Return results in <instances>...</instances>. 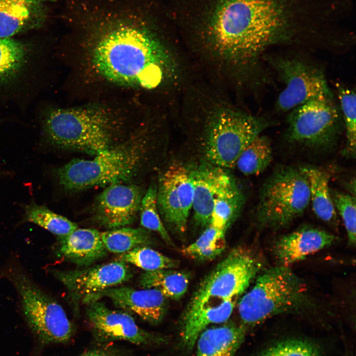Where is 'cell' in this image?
Wrapping results in <instances>:
<instances>
[{"instance_id":"2e32d148","label":"cell","mask_w":356,"mask_h":356,"mask_svg":"<svg viewBox=\"0 0 356 356\" xmlns=\"http://www.w3.org/2000/svg\"><path fill=\"white\" fill-rule=\"evenodd\" d=\"M103 297L110 299L124 311L135 313L153 324L162 320L167 309V298L158 290L152 288L136 290L127 286L113 287L102 291L90 297L84 304Z\"/></svg>"},{"instance_id":"4dcf8cb0","label":"cell","mask_w":356,"mask_h":356,"mask_svg":"<svg viewBox=\"0 0 356 356\" xmlns=\"http://www.w3.org/2000/svg\"><path fill=\"white\" fill-rule=\"evenodd\" d=\"M28 54L27 47L19 41L0 38V83L11 79L20 71Z\"/></svg>"},{"instance_id":"5bb4252c","label":"cell","mask_w":356,"mask_h":356,"mask_svg":"<svg viewBox=\"0 0 356 356\" xmlns=\"http://www.w3.org/2000/svg\"><path fill=\"white\" fill-rule=\"evenodd\" d=\"M87 305V316L94 335L102 340H121L137 345L161 344L164 337L137 326L127 312L111 310L98 301Z\"/></svg>"},{"instance_id":"44dd1931","label":"cell","mask_w":356,"mask_h":356,"mask_svg":"<svg viewBox=\"0 0 356 356\" xmlns=\"http://www.w3.org/2000/svg\"><path fill=\"white\" fill-rule=\"evenodd\" d=\"M247 328L242 324H227L205 329L196 341L197 356H234Z\"/></svg>"},{"instance_id":"6da1fadb","label":"cell","mask_w":356,"mask_h":356,"mask_svg":"<svg viewBox=\"0 0 356 356\" xmlns=\"http://www.w3.org/2000/svg\"><path fill=\"white\" fill-rule=\"evenodd\" d=\"M71 18L94 40L92 62L107 80L153 89L179 78L165 35L171 19L162 0H72Z\"/></svg>"},{"instance_id":"83f0119b","label":"cell","mask_w":356,"mask_h":356,"mask_svg":"<svg viewBox=\"0 0 356 356\" xmlns=\"http://www.w3.org/2000/svg\"><path fill=\"white\" fill-rule=\"evenodd\" d=\"M31 0H0V38H11L20 32L31 16Z\"/></svg>"},{"instance_id":"ba28073f","label":"cell","mask_w":356,"mask_h":356,"mask_svg":"<svg viewBox=\"0 0 356 356\" xmlns=\"http://www.w3.org/2000/svg\"><path fill=\"white\" fill-rule=\"evenodd\" d=\"M24 315L31 329L46 343H63L71 338L73 327L62 306L42 289L23 270H8Z\"/></svg>"},{"instance_id":"4fadbf2b","label":"cell","mask_w":356,"mask_h":356,"mask_svg":"<svg viewBox=\"0 0 356 356\" xmlns=\"http://www.w3.org/2000/svg\"><path fill=\"white\" fill-rule=\"evenodd\" d=\"M157 189V205L163 219L176 232L186 231L192 208L193 182L190 171L174 164L162 174Z\"/></svg>"},{"instance_id":"9c48e42d","label":"cell","mask_w":356,"mask_h":356,"mask_svg":"<svg viewBox=\"0 0 356 356\" xmlns=\"http://www.w3.org/2000/svg\"><path fill=\"white\" fill-rule=\"evenodd\" d=\"M287 138L293 143L320 150L334 147L340 134L341 117L332 97L321 96L293 109Z\"/></svg>"},{"instance_id":"7402d4cb","label":"cell","mask_w":356,"mask_h":356,"mask_svg":"<svg viewBox=\"0 0 356 356\" xmlns=\"http://www.w3.org/2000/svg\"><path fill=\"white\" fill-rule=\"evenodd\" d=\"M300 169L306 177L314 214L322 221L335 223L337 215L329 186L328 175L312 166H303Z\"/></svg>"},{"instance_id":"d4e9b609","label":"cell","mask_w":356,"mask_h":356,"mask_svg":"<svg viewBox=\"0 0 356 356\" xmlns=\"http://www.w3.org/2000/svg\"><path fill=\"white\" fill-rule=\"evenodd\" d=\"M151 232L142 227L124 226L101 232V237L108 252L121 254L136 247L155 245Z\"/></svg>"},{"instance_id":"ffe728a7","label":"cell","mask_w":356,"mask_h":356,"mask_svg":"<svg viewBox=\"0 0 356 356\" xmlns=\"http://www.w3.org/2000/svg\"><path fill=\"white\" fill-rule=\"evenodd\" d=\"M57 238L60 256L80 267L92 265L108 252L102 241L101 232L96 229L77 228Z\"/></svg>"},{"instance_id":"e575fe53","label":"cell","mask_w":356,"mask_h":356,"mask_svg":"<svg viewBox=\"0 0 356 356\" xmlns=\"http://www.w3.org/2000/svg\"><path fill=\"white\" fill-rule=\"evenodd\" d=\"M333 203L343 221L349 243L356 245V198L349 194L331 190Z\"/></svg>"},{"instance_id":"8d00e7d4","label":"cell","mask_w":356,"mask_h":356,"mask_svg":"<svg viewBox=\"0 0 356 356\" xmlns=\"http://www.w3.org/2000/svg\"><path fill=\"white\" fill-rule=\"evenodd\" d=\"M43 0V1H44V0Z\"/></svg>"},{"instance_id":"3957f363","label":"cell","mask_w":356,"mask_h":356,"mask_svg":"<svg viewBox=\"0 0 356 356\" xmlns=\"http://www.w3.org/2000/svg\"><path fill=\"white\" fill-rule=\"evenodd\" d=\"M317 307L305 282L289 267L277 265L258 276L238 309L241 324L247 328L275 315L305 314Z\"/></svg>"},{"instance_id":"8fae6325","label":"cell","mask_w":356,"mask_h":356,"mask_svg":"<svg viewBox=\"0 0 356 356\" xmlns=\"http://www.w3.org/2000/svg\"><path fill=\"white\" fill-rule=\"evenodd\" d=\"M269 60L285 85L278 97L279 111L286 112L319 97H332L325 76L318 68L295 58L276 57Z\"/></svg>"},{"instance_id":"7c38bea8","label":"cell","mask_w":356,"mask_h":356,"mask_svg":"<svg viewBox=\"0 0 356 356\" xmlns=\"http://www.w3.org/2000/svg\"><path fill=\"white\" fill-rule=\"evenodd\" d=\"M51 273L65 287L75 307L84 304L95 294L123 284L133 276L128 264L118 260L83 268L53 269Z\"/></svg>"},{"instance_id":"d590c367","label":"cell","mask_w":356,"mask_h":356,"mask_svg":"<svg viewBox=\"0 0 356 356\" xmlns=\"http://www.w3.org/2000/svg\"><path fill=\"white\" fill-rule=\"evenodd\" d=\"M81 356H108L103 352L97 351L89 352Z\"/></svg>"},{"instance_id":"cb8c5ba5","label":"cell","mask_w":356,"mask_h":356,"mask_svg":"<svg viewBox=\"0 0 356 356\" xmlns=\"http://www.w3.org/2000/svg\"><path fill=\"white\" fill-rule=\"evenodd\" d=\"M244 199L243 193L232 178L216 199L210 224L225 232L240 213Z\"/></svg>"},{"instance_id":"836d02e7","label":"cell","mask_w":356,"mask_h":356,"mask_svg":"<svg viewBox=\"0 0 356 356\" xmlns=\"http://www.w3.org/2000/svg\"><path fill=\"white\" fill-rule=\"evenodd\" d=\"M319 348L312 342L291 339L278 342L257 356H320Z\"/></svg>"},{"instance_id":"9a60e30c","label":"cell","mask_w":356,"mask_h":356,"mask_svg":"<svg viewBox=\"0 0 356 356\" xmlns=\"http://www.w3.org/2000/svg\"><path fill=\"white\" fill-rule=\"evenodd\" d=\"M142 196L140 187L133 184L117 183L106 186L96 199L95 219L109 229L131 224L139 211Z\"/></svg>"},{"instance_id":"1f68e13d","label":"cell","mask_w":356,"mask_h":356,"mask_svg":"<svg viewBox=\"0 0 356 356\" xmlns=\"http://www.w3.org/2000/svg\"><path fill=\"white\" fill-rule=\"evenodd\" d=\"M140 222L142 227L157 233L168 245L176 247L165 227L159 214L157 189L155 184L149 186L141 199L139 209Z\"/></svg>"},{"instance_id":"4316f807","label":"cell","mask_w":356,"mask_h":356,"mask_svg":"<svg viewBox=\"0 0 356 356\" xmlns=\"http://www.w3.org/2000/svg\"><path fill=\"white\" fill-rule=\"evenodd\" d=\"M225 233L209 224L194 242L181 249V253L198 261L214 260L225 248Z\"/></svg>"},{"instance_id":"7a4b0ae2","label":"cell","mask_w":356,"mask_h":356,"mask_svg":"<svg viewBox=\"0 0 356 356\" xmlns=\"http://www.w3.org/2000/svg\"><path fill=\"white\" fill-rule=\"evenodd\" d=\"M169 10L205 51L234 69L250 65L284 38L279 0H178Z\"/></svg>"},{"instance_id":"8992f818","label":"cell","mask_w":356,"mask_h":356,"mask_svg":"<svg viewBox=\"0 0 356 356\" xmlns=\"http://www.w3.org/2000/svg\"><path fill=\"white\" fill-rule=\"evenodd\" d=\"M205 154L215 166L234 167L243 150L270 125V122L229 105H219L208 114Z\"/></svg>"},{"instance_id":"e0dca14e","label":"cell","mask_w":356,"mask_h":356,"mask_svg":"<svg viewBox=\"0 0 356 356\" xmlns=\"http://www.w3.org/2000/svg\"><path fill=\"white\" fill-rule=\"evenodd\" d=\"M237 300L193 297L182 319L180 342L191 350L201 332L210 324L222 323L230 317Z\"/></svg>"},{"instance_id":"52a82bcc","label":"cell","mask_w":356,"mask_h":356,"mask_svg":"<svg viewBox=\"0 0 356 356\" xmlns=\"http://www.w3.org/2000/svg\"><path fill=\"white\" fill-rule=\"evenodd\" d=\"M310 202L305 174L300 168L280 167L262 187L257 208V222L266 229L285 227L304 213Z\"/></svg>"},{"instance_id":"5b68a950","label":"cell","mask_w":356,"mask_h":356,"mask_svg":"<svg viewBox=\"0 0 356 356\" xmlns=\"http://www.w3.org/2000/svg\"><path fill=\"white\" fill-rule=\"evenodd\" d=\"M108 116L91 108L56 109L44 122V131L49 142L63 149L97 155L120 144Z\"/></svg>"},{"instance_id":"484cf974","label":"cell","mask_w":356,"mask_h":356,"mask_svg":"<svg viewBox=\"0 0 356 356\" xmlns=\"http://www.w3.org/2000/svg\"><path fill=\"white\" fill-rule=\"evenodd\" d=\"M272 160L271 142L267 137L260 135L243 150L235 166L245 175H258L267 169Z\"/></svg>"},{"instance_id":"f546056e","label":"cell","mask_w":356,"mask_h":356,"mask_svg":"<svg viewBox=\"0 0 356 356\" xmlns=\"http://www.w3.org/2000/svg\"><path fill=\"white\" fill-rule=\"evenodd\" d=\"M117 260L134 265L145 271L175 268L178 261L148 246H141L120 254Z\"/></svg>"},{"instance_id":"d6a6232c","label":"cell","mask_w":356,"mask_h":356,"mask_svg":"<svg viewBox=\"0 0 356 356\" xmlns=\"http://www.w3.org/2000/svg\"><path fill=\"white\" fill-rule=\"evenodd\" d=\"M338 95L344 116L346 133V146L344 154L355 158L356 155V122L355 90L339 85Z\"/></svg>"},{"instance_id":"ac0fdd59","label":"cell","mask_w":356,"mask_h":356,"mask_svg":"<svg viewBox=\"0 0 356 356\" xmlns=\"http://www.w3.org/2000/svg\"><path fill=\"white\" fill-rule=\"evenodd\" d=\"M336 240L335 235L325 230L304 227L277 238L273 254L279 266L289 267L331 245Z\"/></svg>"},{"instance_id":"603a6c76","label":"cell","mask_w":356,"mask_h":356,"mask_svg":"<svg viewBox=\"0 0 356 356\" xmlns=\"http://www.w3.org/2000/svg\"><path fill=\"white\" fill-rule=\"evenodd\" d=\"M189 277L184 271L171 269L145 271L139 277L138 284L142 288H152L160 291L167 298L180 299L185 293Z\"/></svg>"},{"instance_id":"d6986e66","label":"cell","mask_w":356,"mask_h":356,"mask_svg":"<svg viewBox=\"0 0 356 356\" xmlns=\"http://www.w3.org/2000/svg\"><path fill=\"white\" fill-rule=\"evenodd\" d=\"M190 171L193 182L194 220L198 225L206 227L218 194L232 178L217 166H202Z\"/></svg>"},{"instance_id":"30bf717a","label":"cell","mask_w":356,"mask_h":356,"mask_svg":"<svg viewBox=\"0 0 356 356\" xmlns=\"http://www.w3.org/2000/svg\"><path fill=\"white\" fill-rule=\"evenodd\" d=\"M262 267L252 253L234 249L203 280L193 297L237 300Z\"/></svg>"},{"instance_id":"277c9868","label":"cell","mask_w":356,"mask_h":356,"mask_svg":"<svg viewBox=\"0 0 356 356\" xmlns=\"http://www.w3.org/2000/svg\"><path fill=\"white\" fill-rule=\"evenodd\" d=\"M146 150L142 140H131L91 159L72 160L56 170L55 176L59 184L70 191L126 183L138 174Z\"/></svg>"},{"instance_id":"f1b7e54d","label":"cell","mask_w":356,"mask_h":356,"mask_svg":"<svg viewBox=\"0 0 356 356\" xmlns=\"http://www.w3.org/2000/svg\"><path fill=\"white\" fill-rule=\"evenodd\" d=\"M25 218L57 237L67 235L78 228L77 224L43 205L32 202L24 208Z\"/></svg>"}]
</instances>
